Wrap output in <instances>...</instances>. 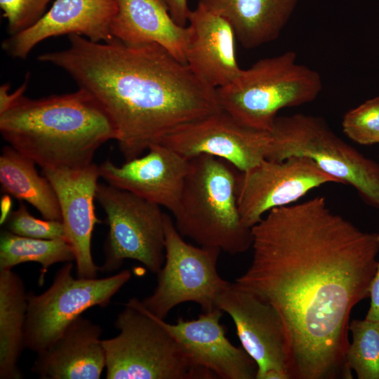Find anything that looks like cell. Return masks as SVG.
I'll list each match as a JSON object with an SVG mask.
<instances>
[{"label": "cell", "instance_id": "6da1fadb", "mask_svg": "<svg viewBox=\"0 0 379 379\" xmlns=\"http://www.w3.org/2000/svg\"><path fill=\"white\" fill-rule=\"evenodd\" d=\"M251 230L252 260L235 282L280 315L290 379H352L350 317L370 296L379 232L362 231L319 196L271 210Z\"/></svg>", "mask_w": 379, "mask_h": 379}, {"label": "cell", "instance_id": "7a4b0ae2", "mask_svg": "<svg viewBox=\"0 0 379 379\" xmlns=\"http://www.w3.org/2000/svg\"><path fill=\"white\" fill-rule=\"evenodd\" d=\"M67 48L38 60L66 72L104 108L126 161L177 128L220 111L216 89L157 44L69 35Z\"/></svg>", "mask_w": 379, "mask_h": 379}, {"label": "cell", "instance_id": "3957f363", "mask_svg": "<svg viewBox=\"0 0 379 379\" xmlns=\"http://www.w3.org/2000/svg\"><path fill=\"white\" fill-rule=\"evenodd\" d=\"M2 138L44 168L91 164L98 148L117 139L109 117L86 91L37 99L22 96L0 113Z\"/></svg>", "mask_w": 379, "mask_h": 379}, {"label": "cell", "instance_id": "277c9868", "mask_svg": "<svg viewBox=\"0 0 379 379\" xmlns=\"http://www.w3.org/2000/svg\"><path fill=\"white\" fill-rule=\"evenodd\" d=\"M238 174L220 158L201 154L190 159L181 197L172 213L182 237L230 255L251 248L252 230L243 225L238 207Z\"/></svg>", "mask_w": 379, "mask_h": 379}, {"label": "cell", "instance_id": "5b68a950", "mask_svg": "<svg viewBox=\"0 0 379 379\" xmlns=\"http://www.w3.org/2000/svg\"><path fill=\"white\" fill-rule=\"evenodd\" d=\"M293 51L262 58L216 89L219 105L240 124L271 131L283 108L314 100L322 90L318 72L300 64Z\"/></svg>", "mask_w": 379, "mask_h": 379}, {"label": "cell", "instance_id": "8992f818", "mask_svg": "<svg viewBox=\"0 0 379 379\" xmlns=\"http://www.w3.org/2000/svg\"><path fill=\"white\" fill-rule=\"evenodd\" d=\"M116 336L102 340L107 379H213L194 365L178 342L136 298L124 304Z\"/></svg>", "mask_w": 379, "mask_h": 379}, {"label": "cell", "instance_id": "52a82bcc", "mask_svg": "<svg viewBox=\"0 0 379 379\" xmlns=\"http://www.w3.org/2000/svg\"><path fill=\"white\" fill-rule=\"evenodd\" d=\"M266 159H312L340 184L353 187L362 199L379 208V164L350 145L321 117L305 114L277 117L270 131Z\"/></svg>", "mask_w": 379, "mask_h": 379}, {"label": "cell", "instance_id": "ba28073f", "mask_svg": "<svg viewBox=\"0 0 379 379\" xmlns=\"http://www.w3.org/2000/svg\"><path fill=\"white\" fill-rule=\"evenodd\" d=\"M164 231V262L157 274L155 289L140 300L142 305L161 319L175 306L187 302L199 305L203 312L218 309V298L230 284L218 272L221 251L186 242L166 213Z\"/></svg>", "mask_w": 379, "mask_h": 379}, {"label": "cell", "instance_id": "9c48e42d", "mask_svg": "<svg viewBox=\"0 0 379 379\" xmlns=\"http://www.w3.org/2000/svg\"><path fill=\"white\" fill-rule=\"evenodd\" d=\"M73 267L72 262H66L44 293H27L25 349L38 353L46 348L84 311L107 306L131 277V271L124 270L105 278H75Z\"/></svg>", "mask_w": 379, "mask_h": 379}, {"label": "cell", "instance_id": "30bf717a", "mask_svg": "<svg viewBox=\"0 0 379 379\" xmlns=\"http://www.w3.org/2000/svg\"><path fill=\"white\" fill-rule=\"evenodd\" d=\"M95 198L109 225L100 271L113 272L124 260L132 259L157 274L165 259V213L161 206L109 184L98 183Z\"/></svg>", "mask_w": 379, "mask_h": 379}, {"label": "cell", "instance_id": "8fae6325", "mask_svg": "<svg viewBox=\"0 0 379 379\" xmlns=\"http://www.w3.org/2000/svg\"><path fill=\"white\" fill-rule=\"evenodd\" d=\"M217 306L231 317L242 348L255 362V379H290L289 346L276 309L236 282L221 292Z\"/></svg>", "mask_w": 379, "mask_h": 379}, {"label": "cell", "instance_id": "7c38bea8", "mask_svg": "<svg viewBox=\"0 0 379 379\" xmlns=\"http://www.w3.org/2000/svg\"><path fill=\"white\" fill-rule=\"evenodd\" d=\"M339 182L305 157L264 159L238 174L237 202L243 225L252 228L271 210L293 204L311 190Z\"/></svg>", "mask_w": 379, "mask_h": 379}, {"label": "cell", "instance_id": "4fadbf2b", "mask_svg": "<svg viewBox=\"0 0 379 379\" xmlns=\"http://www.w3.org/2000/svg\"><path fill=\"white\" fill-rule=\"evenodd\" d=\"M271 140L270 131L246 126L221 109L177 128L161 143L189 159L210 155L244 172L266 159Z\"/></svg>", "mask_w": 379, "mask_h": 379}, {"label": "cell", "instance_id": "5bb4252c", "mask_svg": "<svg viewBox=\"0 0 379 379\" xmlns=\"http://www.w3.org/2000/svg\"><path fill=\"white\" fill-rule=\"evenodd\" d=\"M42 174L56 194L66 238L75 254L77 277L95 278L100 267L93 261L91 239L95 225L100 222L94 207L98 166L91 163L73 168H44Z\"/></svg>", "mask_w": 379, "mask_h": 379}, {"label": "cell", "instance_id": "9a60e30c", "mask_svg": "<svg viewBox=\"0 0 379 379\" xmlns=\"http://www.w3.org/2000/svg\"><path fill=\"white\" fill-rule=\"evenodd\" d=\"M121 166L106 160L98 166L100 178L172 213L176 209L190 168V159L163 143Z\"/></svg>", "mask_w": 379, "mask_h": 379}, {"label": "cell", "instance_id": "2e32d148", "mask_svg": "<svg viewBox=\"0 0 379 379\" xmlns=\"http://www.w3.org/2000/svg\"><path fill=\"white\" fill-rule=\"evenodd\" d=\"M118 6L119 0H55L32 26L4 40L2 48L13 58L25 59L42 41L64 34L109 42L115 39L111 25Z\"/></svg>", "mask_w": 379, "mask_h": 379}, {"label": "cell", "instance_id": "e0dca14e", "mask_svg": "<svg viewBox=\"0 0 379 379\" xmlns=\"http://www.w3.org/2000/svg\"><path fill=\"white\" fill-rule=\"evenodd\" d=\"M222 312L220 309L202 312L196 319L179 318L175 324L156 317L197 366L222 379H254L256 364L227 338L220 322Z\"/></svg>", "mask_w": 379, "mask_h": 379}, {"label": "cell", "instance_id": "ac0fdd59", "mask_svg": "<svg viewBox=\"0 0 379 379\" xmlns=\"http://www.w3.org/2000/svg\"><path fill=\"white\" fill-rule=\"evenodd\" d=\"M190 36L186 64L215 89L232 83L240 74L236 34L222 16L197 4L188 16Z\"/></svg>", "mask_w": 379, "mask_h": 379}, {"label": "cell", "instance_id": "d6986e66", "mask_svg": "<svg viewBox=\"0 0 379 379\" xmlns=\"http://www.w3.org/2000/svg\"><path fill=\"white\" fill-rule=\"evenodd\" d=\"M101 327L81 316L37 357L31 371L43 379H99L105 369Z\"/></svg>", "mask_w": 379, "mask_h": 379}, {"label": "cell", "instance_id": "ffe728a7", "mask_svg": "<svg viewBox=\"0 0 379 379\" xmlns=\"http://www.w3.org/2000/svg\"><path fill=\"white\" fill-rule=\"evenodd\" d=\"M111 32L128 44H159L186 63L190 27L178 25L160 0H119Z\"/></svg>", "mask_w": 379, "mask_h": 379}, {"label": "cell", "instance_id": "44dd1931", "mask_svg": "<svg viewBox=\"0 0 379 379\" xmlns=\"http://www.w3.org/2000/svg\"><path fill=\"white\" fill-rule=\"evenodd\" d=\"M299 0H198V4L225 18L237 39L248 49L277 39Z\"/></svg>", "mask_w": 379, "mask_h": 379}, {"label": "cell", "instance_id": "7402d4cb", "mask_svg": "<svg viewBox=\"0 0 379 379\" xmlns=\"http://www.w3.org/2000/svg\"><path fill=\"white\" fill-rule=\"evenodd\" d=\"M27 293L12 270H0V378L20 379L18 362L25 348Z\"/></svg>", "mask_w": 379, "mask_h": 379}, {"label": "cell", "instance_id": "603a6c76", "mask_svg": "<svg viewBox=\"0 0 379 379\" xmlns=\"http://www.w3.org/2000/svg\"><path fill=\"white\" fill-rule=\"evenodd\" d=\"M35 164L9 145L4 146L0 155L1 189L31 204L44 219L62 221L55 190L49 180L38 173Z\"/></svg>", "mask_w": 379, "mask_h": 379}, {"label": "cell", "instance_id": "cb8c5ba5", "mask_svg": "<svg viewBox=\"0 0 379 379\" xmlns=\"http://www.w3.org/2000/svg\"><path fill=\"white\" fill-rule=\"evenodd\" d=\"M75 260V254L66 239H44L19 236L4 230L0 237V270H12L19 264L35 262L41 266L39 281L47 270L58 262Z\"/></svg>", "mask_w": 379, "mask_h": 379}, {"label": "cell", "instance_id": "d4e9b609", "mask_svg": "<svg viewBox=\"0 0 379 379\" xmlns=\"http://www.w3.org/2000/svg\"><path fill=\"white\" fill-rule=\"evenodd\" d=\"M347 362L359 379H379V321L354 319Z\"/></svg>", "mask_w": 379, "mask_h": 379}, {"label": "cell", "instance_id": "484cf974", "mask_svg": "<svg viewBox=\"0 0 379 379\" xmlns=\"http://www.w3.org/2000/svg\"><path fill=\"white\" fill-rule=\"evenodd\" d=\"M342 127L345 134L358 144L379 143V96L347 112Z\"/></svg>", "mask_w": 379, "mask_h": 379}, {"label": "cell", "instance_id": "4316f807", "mask_svg": "<svg viewBox=\"0 0 379 379\" xmlns=\"http://www.w3.org/2000/svg\"><path fill=\"white\" fill-rule=\"evenodd\" d=\"M4 224L6 230L19 236L44 239H67L62 221L34 217L22 201H20L16 210L11 212Z\"/></svg>", "mask_w": 379, "mask_h": 379}, {"label": "cell", "instance_id": "83f0119b", "mask_svg": "<svg viewBox=\"0 0 379 379\" xmlns=\"http://www.w3.org/2000/svg\"><path fill=\"white\" fill-rule=\"evenodd\" d=\"M52 0H0L3 17L7 20V31L13 35L36 23L46 13Z\"/></svg>", "mask_w": 379, "mask_h": 379}, {"label": "cell", "instance_id": "f1b7e54d", "mask_svg": "<svg viewBox=\"0 0 379 379\" xmlns=\"http://www.w3.org/2000/svg\"><path fill=\"white\" fill-rule=\"evenodd\" d=\"M29 74H27L25 77L24 82L17 88L14 92L10 93L11 88L10 84H4L0 87V113L6 110L12 104L17 101L19 98L24 95L29 79Z\"/></svg>", "mask_w": 379, "mask_h": 379}, {"label": "cell", "instance_id": "f546056e", "mask_svg": "<svg viewBox=\"0 0 379 379\" xmlns=\"http://www.w3.org/2000/svg\"><path fill=\"white\" fill-rule=\"evenodd\" d=\"M168 11L173 19L180 25L186 26L190 9L187 0H160Z\"/></svg>", "mask_w": 379, "mask_h": 379}, {"label": "cell", "instance_id": "4dcf8cb0", "mask_svg": "<svg viewBox=\"0 0 379 379\" xmlns=\"http://www.w3.org/2000/svg\"><path fill=\"white\" fill-rule=\"evenodd\" d=\"M371 304L365 319L379 321V263L370 287Z\"/></svg>", "mask_w": 379, "mask_h": 379}, {"label": "cell", "instance_id": "1f68e13d", "mask_svg": "<svg viewBox=\"0 0 379 379\" xmlns=\"http://www.w3.org/2000/svg\"><path fill=\"white\" fill-rule=\"evenodd\" d=\"M12 206V201L10 196L7 194L4 195L1 199V218L0 223L4 225L11 213Z\"/></svg>", "mask_w": 379, "mask_h": 379}]
</instances>
